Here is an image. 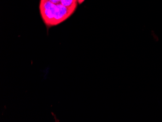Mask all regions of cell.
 I'll return each mask as SVG.
<instances>
[{
	"label": "cell",
	"instance_id": "6da1fadb",
	"mask_svg": "<svg viewBox=\"0 0 162 122\" xmlns=\"http://www.w3.org/2000/svg\"><path fill=\"white\" fill-rule=\"evenodd\" d=\"M77 0H40L39 11L47 27L59 25L74 13L78 6Z\"/></svg>",
	"mask_w": 162,
	"mask_h": 122
},
{
	"label": "cell",
	"instance_id": "7a4b0ae2",
	"mask_svg": "<svg viewBox=\"0 0 162 122\" xmlns=\"http://www.w3.org/2000/svg\"><path fill=\"white\" fill-rule=\"evenodd\" d=\"M77 1L79 5H81L82 3H83L85 2V0H77Z\"/></svg>",
	"mask_w": 162,
	"mask_h": 122
}]
</instances>
